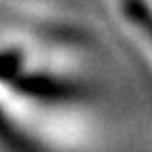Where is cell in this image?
I'll use <instances>...</instances> for the list:
<instances>
[{
  "instance_id": "6da1fadb",
  "label": "cell",
  "mask_w": 152,
  "mask_h": 152,
  "mask_svg": "<svg viewBox=\"0 0 152 152\" xmlns=\"http://www.w3.org/2000/svg\"><path fill=\"white\" fill-rule=\"evenodd\" d=\"M0 121L19 137L51 152H80L93 142V123L80 108L34 91L0 72Z\"/></svg>"
},
{
  "instance_id": "7a4b0ae2",
  "label": "cell",
  "mask_w": 152,
  "mask_h": 152,
  "mask_svg": "<svg viewBox=\"0 0 152 152\" xmlns=\"http://www.w3.org/2000/svg\"><path fill=\"white\" fill-rule=\"evenodd\" d=\"M114 13L129 38L131 47L137 51L142 64L152 83V13L144 0H110Z\"/></svg>"
}]
</instances>
